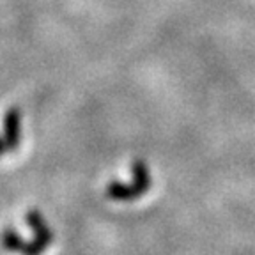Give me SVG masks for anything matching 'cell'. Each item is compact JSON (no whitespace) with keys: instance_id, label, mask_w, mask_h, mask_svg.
<instances>
[{"instance_id":"6da1fadb","label":"cell","mask_w":255,"mask_h":255,"mask_svg":"<svg viewBox=\"0 0 255 255\" xmlns=\"http://www.w3.org/2000/svg\"><path fill=\"white\" fill-rule=\"evenodd\" d=\"M25 220H27V223L32 227V231H34V239H32L30 243H25L21 254L23 255H41L48 247H50V243H52V239H53L52 231H50V227H48L46 220H44L43 216H41V213L36 211V209L28 211L27 216H25Z\"/></svg>"},{"instance_id":"7a4b0ae2","label":"cell","mask_w":255,"mask_h":255,"mask_svg":"<svg viewBox=\"0 0 255 255\" xmlns=\"http://www.w3.org/2000/svg\"><path fill=\"white\" fill-rule=\"evenodd\" d=\"M4 142L9 151H16L21 138V114L20 108H9L4 116Z\"/></svg>"},{"instance_id":"3957f363","label":"cell","mask_w":255,"mask_h":255,"mask_svg":"<svg viewBox=\"0 0 255 255\" xmlns=\"http://www.w3.org/2000/svg\"><path fill=\"white\" fill-rule=\"evenodd\" d=\"M131 174H133L131 184L135 186L136 193L138 195H145L149 191V188H151V175H149V168L145 165V161H142V159L133 161Z\"/></svg>"},{"instance_id":"277c9868","label":"cell","mask_w":255,"mask_h":255,"mask_svg":"<svg viewBox=\"0 0 255 255\" xmlns=\"http://www.w3.org/2000/svg\"><path fill=\"white\" fill-rule=\"evenodd\" d=\"M107 197L116 202H131L136 197H140L136 193L133 184H124L121 181H112L107 186Z\"/></svg>"},{"instance_id":"5b68a950","label":"cell","mask_w":255,"mask_h":255,"mask_svg":"<svg viewBox=\"0 0 255 255\" xmlns=\"http://www.w3.org/2000/svg\"><path fill=\"white\" fill-rule=\"evenodd\" d=\"M25 243H27V241H23L21 236L18 234V232L11 231V229H5L4 234H2V245H4V248L9 252H20L21 254Z\"/></svg>"},{"instance_id":"8992f818","label":"cell","mask_w":255,"mask_h":255,"mask_svg":"<svg viewBox=\"0 0 255 255\" xmlns=\"http://www.w3.org/2000/svg\"><path fill=\"white\" fill-rule=\"evenodd\" d=\"M5 151H9L7 149V145H5V142H4V138H0V158L4 156V152Z\"/></svg>"}]
</instances>
